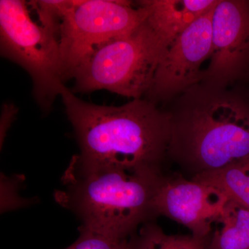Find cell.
Instances as JSON below:
<instances>
[{"mask_svg":"<svg viewBox=\"0 0 249 249\" xmlns=\"http://www.w3.org/2000/svg\"><path fill=\"white\" fill-rule=\"evenodd\" d=\"M168 157L195 175L249 158V99L198 83L168 103Z\"/></svg>","mask_w":249,"mask_h":249,"instance_id":"1","label":"cell"},{"mask_svg":"<svg viewBox=\"0 0 249 249\" xmlns=\"http://www.w3.org/2000/svg\"><path fill=\"white\" fill-rule=\"evenodd\" d=\"M62 102L79 144L78 159L88 163L154 168L168 157V111L145 98L121 106L85 102L66 87Z\"/></svg>","mask_w":249,"mask_h":249,"instance_id":"2","label":"cell"},{"mask_svg":"<svg viewBox=\"0 0 249 249\" xmlns=\"http://www.w3.org/2000/svg\"><path fill=\"white\" fill-rule=\"evenodd\" d=\"M163 178L160 170L88 163L76 155L62 176L63 188L54 196L84 227L129 240L156 215L154 201Z\"/></svg>","mask_w":249,"mask_h":249,"instance_id":"3","label":"cell"},{"mask_svg":"<svg viewBox=\"0 0 249 249\" xmlns=\"http://www.w3.org/2000/svg\"><path fill=\"white\" fill-rule=\"evenodd\" d=\"M165 52L144 20L127 35L96 47L73 73L72 91L106 89L132 100L144 98Z\"/></svg>","mask_w":249,"mask_h":249,"instance_id":"4","label":"cell"},{"mask_svg":"<svg viewBox=\"0 0 249 249\" xmlns=\"http://www.w3.org/2000/svg\"><path fill=\"white\" fill-rule=\"evenodd\" d=\"M0 52L28 72L36 101L48 110L65 87L59 37L33 20L27 1H0Z\"/></svg>","mask_w":249,"mask_h":249,"instance_id":"5","label":"cell"},{"mask_svg":"<svg viewBox=\"0 0 249 249\" xmlns=\"http://www.w3.org/2000/svg\"><path fill=\"white\" fill-rule=\"evenodd\" d=\"M122 0H76L60 27L64 76L72 78L96 47L135 30L145 19L143 8Z\"/></svg>","mask_w":249,"mask_h":249,"instance_id":"6","label":"cell"},{"mask_svg":"<svg viewBox=\"0 0 249 249\" xmlns=\"http://www.w3.org/2000/svg\"><path fill=\"white\" fill-rule=\"evenodd\" d=\"M209 66L200 83L227 88L249 77V1L219 0L212 16Z\"/></svg>","mask_w":249,"mask_h":249,"instance_id":"7","label":"cell"},{"mask_svg":"<svg viewBox=\"0 0 249 249\" xmlns=\"http://www.w3.org/2000/svg\"><path fill=\"white\" fill-rule=\"evenodd\" d=\"M214 7L187 28L168 47L144 98L157 106L168 104L200 83L201 65L211 55Z\"/></svg>","mask_w":249,"mask_h":249,"instance_id":"8","label":"cell"},{"mask_svg":"<svg viewBox=\"0 0 249 249\" xmlns=\"http://www.w3.org/2000/svg\"><path fill=\"white\" fill-rule=\"evenodd\" d=\"M229 199L222 192L197 180L163 178L154 201L156 215H163L188 228L192 235L209 237Z\"/></svg>","mask_w":249,"mask_h":249,"instance_id":"9","label":"cell"},{"mask_svg":"<svg viewBox=\"0 0 249 249\" xmlns=\"http://www.w3.org/2000/svg\"><path fill=\"white\" fill-rule=\"evenodd\" d=\"M219 0H142L145 21L165 49L196 19L207 14Z\"/></svg>","mask_w":249,"mask_h":249,"instance_id":"10","label":"cell"},{"mask_svg":"<svg viewBox=\"0 0 249 249\" xmlns=\"http://www.w3.org/2000/svg\"><path fill=\"white\" fill-rule=\"evenodd\" d=\"M215 224L209 249H249V209L229 200Z\"/></svg>","mask_w":249,"mask_h":249,"instance_id":"11","label":"cell"},{"mask_svg":"<svg viewBox=\"0 0 249 249\" xmlns=\"http://www.w3.org/2000/svg\"><path fill=\"white\" fill-rule=\"evenodd\" d=\"M192 178L217 188L229 200L249 209V158Z\"/></svg>","mask_w":249,"mask_h":249,"instance_id":"12","label":"cell"},{"mask_svg":"<svg viewBox=\"0 0 249 249\" xmlns=\"http://www.w3.org/2000/svg\"><path fill=\"white\" fill-rule=\"evenodd\" d=\"M210 238L168 235L160 226L149 221L131 236L128 249H209Z\"/></svg>","mask_w":249,"mask_h":249,"instance_id":"13","label":"cell"},{"mask_svg":"<svg viewBox=\"0 0 249 249\" xmlns=\"http://www.w3.org/2000/svg\"><path fill=\"white\" fill-rule=\"evenodd\" d=\"M76 2V0H40L31 1L29 5L37 13L40 25L60 37L64 18Z\"/></svg>","mask_w":249,"mask_h":249,"instance_id":"14","label":"cell"},{"mask_svg":"<svg viewBox=\"0 0 249 249\" xmlns=\"http://www.w3.org/2000/svg\"><path fill=\"white\" fill-rule=\"evenodd\" d=\"M76 242L65 249H128L129 240H120L81 225Z\"/></svg>","mask_w":249,"mask_h":249,"instance_id":"15","label":"cell"},{"mask_svg":"<svg viewBox=\"0 0 249 249\" xmlns=\"http://www.w3.org/2000/svg\"><path fill=\"white\" fill-rule=\"evenodd\" d=\"M18 108L11 103H6L2 108L1 118V142L4 140L6 132L17 114Z\"/></svg>","mask_w":249,"mask_h":249,"instance_id":"16","label":"cell"}]
</instances>
